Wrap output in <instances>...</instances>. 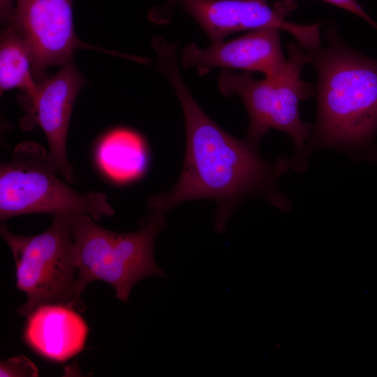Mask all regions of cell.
<instances>
[{
	"label": "cell",
	"instance_id": "obj_1",
	"mask_svg": "<svg viewBox=\"0 0 377 377\" xmlns=\"http://www.w3.org/2000/svg\"><path fill=\"white\" fill-rule=\"evenodd\" d=\"M154 50L157 68L182 106L186 146L176 184L165 193L149 197L148 210L165 214L186 201L212 200L218 205L214 230L223 233L234 208L248 196L258 195L279 209H287L288 200L278 191L276 184L288 161L267 163L259 154L258 145L231 135L204 112L182 76L177 43L161 42Z\"/></svg>",
	"mask_w": 377,
	"mask_h": 377
},
{
	"label": "cell",
	"instance_id": "obj_2",
	"mask_svg": "<svg viewBox=\"0 0 377 377\" xmlns=\"http://www.w3.org/2000/svg\"><path fill=\"white\" fill-rule=\"evenodd\" d=\"M327 44L307 49L318 75L316 141L323 146L367 149L377 133V60L347 45L334 28Z\"/></svg>",
	"mask_w": 377,
	"mask_h": 377
},
{
	"label": "cell",
	"instance_id": "obj_3",
	"mask_svg": "<svg viewBox=\"0 0 377 377\" xmlns=\"http://www.w3.org/2000/svg\"><path fill=\"white\" fill-rule=\"evenodd\" d=\"M134 232H117L98 226L88 214H74L71 222L78 285L81 293L92 281L107 283L126 302L134 286L147 276L165 277L154 259V244L166 225L165 214L148 210Z\"/></svg>",
	"mask_w": 377,
	"mask_h": 377
},
{
	"label": "cell",
	"instance_id": "obj_4",
	"mask_svg": "<svg viewBox=\"0 0 377 377\" xmlns=\"http://www.w3.org/2000/svg\"><path fill=\"white\" fill-rule=\"evenodd\" d=\"M73 215H53L46 230L29 236L13 233L6 221H1V236L15 263L17 288L27 296L17 309L19 315L27 316L48 304L66 305L80 313L85 310L71 230Z\"/></svg>",
	"mask_w": 377,
	"mask_h": 377
},
{
	"label": "cell",
	"instance_id": "obj_5",
	"mask_svg": "<svg viewBox=\"0 0 377 377\" xmlns=\"http://www.w3.org/2000/svg\"><path fill=\"white\" fill-rule=\"evenodd\" d=\"M48 151L25 142L0 167V219L29 214H88L97 221L114 209L103 193H80L58 177Z\"/></svg>",
	"mask_w": 377,
	"mask_h": 377
},
{
	"label": "cell",
	"instance_id": "obj_6",
	"mask_svg": "<svg viewBox=\"0 0 377 377\" xmlns=\"http://www.w3.org/2000/svg\"><path fill=\"white\" fill-rule=\"evenodd\" d=\"M288 50V66L281 75L258 80L252 72L221 69L218 86L223 95H237L243 102L249 117L247 140L259 145L274 128L288 133L300 150L311 133V126L300 118L299 103L316 95L313 86L301 78L312 57L293 43Z\"/></svg>",
	"mask_w": 377,
	"mask_h": 377
},
{
	"label": "cell",
	"instance_id": "obj_7",
	"mask_svg": "<svg viewBox=\"0 0 377 377\" xmlns=\"http://www.w3.org/2000/svg\"><path fill=\"white\" fill-rule=\"evenodd\" d=\"M177 0L201 27L212 44L230 35L275 27L293 35L306 49L320 44V24L300 25L286 20L297 7L296 0Z\"/></svg>",
	"mask_w": 377,
	"mask_h": 377
},
{
	"label": "cell",
	"instance_id": "obj_8",
	"mask_svg": "<svg viewBox=\"0 0 377 377\" xmlns=\"http://www.w3.org/2000/svg\"><path fill=\"white\" fill-rule=\"evenodd\" d=\"M4 24L15 29L28 44L38 83L47 77V68L62 65L79 49L124 56L91 46L78 38L73 25V0H15Z\"/></svg>",
	"mask_w": 377,
	"mask_h": 377
},
{
	"label": "cell",
	"instance_id": "obj_9",
	"mask_svg": "<svg viewBox=\"0 0 377 377\" xmlns=\"http://www.w3.org/2000/svg\"><path fill=\"white\" fill-rule=\"evenodd\" d=\"M85 83L71 58L56 74L38 83L31 98L22 100L27 112L24 128H41L48 142L50 158L69 184L75 182V175L67 158V134L74 103Z\"/></svg>",
	"mask_w": 377,
	"mask_h": 377
},
{
	"label": "cell",
	"instance_id": "obj_10",
	"mask_svg": "<svg viewBox=\"0 0 377 377\" xmlns=\"http://www.w3.org/2000/svg\"><path fill=\"white\" fill-rule=\"evenodd\" d=\"M280 30L265 27L249 31L233 40L201 47L186 44L179 54L184 68H193L205 76L215 68L260 72L266 77L281 75L288 66L283 54Z\"/></svg>",
	"mask_w": 377,
	"mask_h": 377
},
{
	"label": "cell",
	"instance_id": "obj_11",
	"mask_svg": "<svg viewBox=\"0 0 377 377\" xmlns=\"http://www.w3.org/2000/svg\"><path fill=\"white\" fill-rule=\"evenodd\" d=\"M75 309L63 304H44L27 316L23 337L40 356L63 362L84 347L88 326Z\"/></svg>",
	"mask_w": 377,
	"mask_h": 377
},
{
	"label": "cell",
	"instance_id": "obj_12",
	"mask_svg": "<svg viewBox=\"0 0 377 377\" xmlns=\"http://www.w3.org/2000/svg\"><path fill=\"white\" fill-rule=\"evenodd\" d=\"M98 162L110 178L128 182L140 177L148 161L142 137L131 129L117 128L108 133L98 147Z\"/></svg>",
	"mask_w": 377,
	"mask_h": 377
},
{
	"label": "cell",
	"instance_id": "obj_13",
	"mask_svg": "<svg viewBox=\"0 0 377 377\" xmlns=\"http://www.w3.org/2000/svg\"><path fill=\"white\" fill-rule=\"evenodd\" d=\"M38 86L28 44L15 29L5 25L0 40L1 94L17 89L24 93L22 100H26L35 94Z\"/></svg>",
	"mask_w": 377,
	"mask_h": 377
},
{
	"label": "cell",
	"instance_id": "obj_14",
	"mask_svg": "<svg viewBox=\"0 0 377 377\" xmlns=\"http://www.w3.org/2000/svg\"><path fill=\"white\" fill-rule=\"evenodd\" d=\"M38 376L36 365L24 355L13 357L1 362L0 376L35 377Z\"/></svg>",
	"mask_w": 377,
	"mask_h": 377
},
{
	"label": "cell",
	"instance_id": "obj_15",
	"mask_svg": "<svg viewBox=\"0 0 377 377\" xmlns=\"http://www.w3.org/2000/svg\"><path fill=\"white\" fill-rule=\"evenodd\" d=\"M177 0H166L165 3L158 7L151 8L149 12V19L156 23L163 24L170 21L172 12Z\"/></svg>",
	"mask_w": 377,
	"mask_h": 377
},
{
	"label": "cell",
	"instance_id": "obj_16",
	"mask_svg": "<svg viewBox=\"0 0 377 377\" xmlns=\"http://www.w3.org/2000/svg\"><path fill=\"white\" fill-rule=\"evenodd\" d=\"M342 8L364 19L377 30V23L362 8L356 0H323Z\"/></svg>",
	"mask_w": 377,
	"mask_h": 377
},
{
	"label": "cell",
	"instance_id": "obj_17",
	"mask_svg": "<svg viewBox=\"0 0 377 377\" xmlns=\"http://www.w3.org/2000/svg\"><path fill=\"white\" fill-rule=\"evenodd\" d=\"M15 0H0L1 20L6 23L13 10Z\"/></svg>",
	"mask_w": 377,
	"mask_h": 377
}]
</instances>
